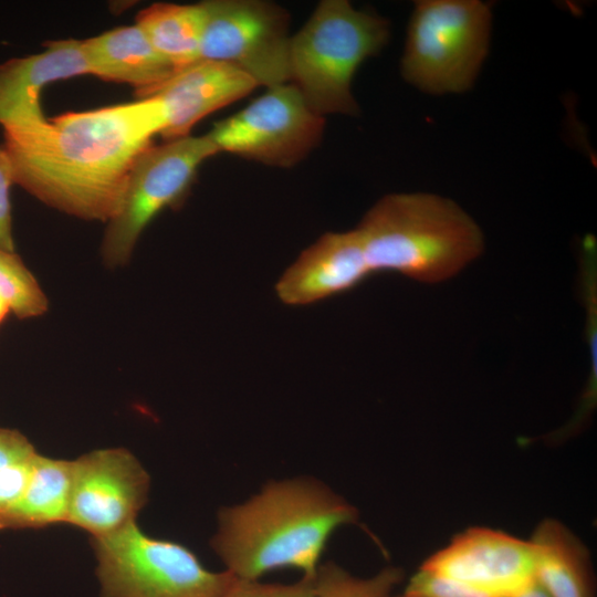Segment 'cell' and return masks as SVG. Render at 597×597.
<instances>
[{"label":"cell","mask_w":597,"mask_h":597,"mask_svg":"<svg viewBox=\"0 0 597 597\" xmlns=\"http://www.w3.org/2000/svg\"><path fill=\"white\" fill-rule=\"evenodd\" d=\"M357 517L352 504L315 479L271 481L247 502L220 511L211 545L238 578L295 568L313 579L331 535Z\"/></svg>","instance_id":"7a4b0ae2"},{"label":"cell","mask_w":597,"mask_h":597,"mask_svg":"<svg viewBox=\"0 0 597 597\" xmlns=\"http://www.w3.org/2000/svg\"><path fill=\"white\" fill-rule=\"evenodd\" d=\"M36 451L18 430L0 427V470L29 462Z\"/></svg>","instance_id":"cb8c5ba5"},{"label":"cell","mask_w":597,"mask_h":597,"mask_svg":"<svg viewBox=\"0 0 597 597\" xmlns=\"http://www.w3.org/2000/svg\"><path fill=\"white\" fill-rule=\"evenodd\" d=\"M324 128V116L289 82L268 88L240 112L216 123L208 135L219 151L292 167L318 145Z\"/></svg>","instance_id":"9c48e42d"},{"label":"cell","mask_w":597,"mask_h":597,"mask_svg":"<svg viewBox=\"0 0 597 597\" xmlns=\"http://www.w3.org/2000/svg\"><path fill=\"white\" fill-rule=\"evenodd\" d=\"M404 597H492L460 583L419 568L408 580Z\"/></svg>","instance_id":"44dd1931"},{"label":"cell","mask_w":597,"mask_h":597,"mask_svg":"<svg viewBox=\"0 0 597 597\" xmlns=\"http://www.w3.org/2000/svg\"><path fill=\"white\" fill-rule=\"evenodd\" d=\"M200 60L229 64L268 88L290 82V15L260 0H208Z\"/></svg>","instance_id":"ba28073f"},{"label":"cell","mask_w":597,"mask_h":597,"mask_svg":"<svg viewBox=\"0 0 597 597\" xmlns=\"http://www.w3.org/2000/svg\"><path fill=\"white\" fill-rule=\"evenodd\" d=\"M32 459L27 463L0 470V512L13 504L21 494L29 476Z\"/></svg>","instance_id":"d4e9b609"},{"label":"cell","mask_w":597,"mask_h":597,"mask_svg":"<svg viewBox=\"0 0 597 597\" xmlns=\"http://www.w3.org/2000/svg\"><path fill=\"white\" fill-rule=\"evenodd\" d=\"M101 597H220L237 578L211 572L184 545L143 533L136 522L93 537Z\"/></svg>","instance_id":"8992f818"},{"label":"cell","mask_w":597,"mask_h":597,"mask_svg":"<svg viewBox=\"0 0 597 597\" xmlns=\"http://www.w3.org/2000/svg\"><path fill=\"white\" fill-rule=\"evenodd\" d=\"M492 12L480 0H420L411 12L400 72L431 95L461 94L488 56Z\"/></svg>","instance_id":"5b68a950"},{"label":"cell","mask_w":597,"mask_h":597,"mask_svg":"<svg viewBox=\"0 0 597 597\" xmlns=\"http://www.w3.org/2000/svg\"><path fill=\"white\" fill-rule=\"evenodd\" d=\"M355 230L373 274L395 272L431 284L457 275L485 244L480 226L463 208L430 192L389 193Z\"/></svg>","instance_id":"3957f363"},{"label":"cell","mask_w":597,"mask_h":597,"mask_svg":"<svg viewBox=\"0 0 597 597\" xmlns=\"http://www.w3.org/2000/svg\"><path fill=\"white\" fill-rule=\"evenodd\" d=\"M91 75L134 87L138 100L150 97L177 72L135 24L82 40Z\"/></svg>","instance_id":"9a60e30c"},{"label":"cell","mask_w":597,"mask_h":597,"mask_svg":"<svg viewBox=\"0 0 597 597\" xmlns=\"http://www.w3.org/2000/svg\"><path fill=\"white\" fill-rule=\"evenodd\" d=\"M535 582L548 597H595L590 557L575 534L557 520L533 532Z\"/></svg>","instance_id":"2e32d148"},{"label":"cell","mask_w":597,"mask_h":597,"mask_svg":"<svg viewBox=\"0 0 597 597\" xmlns=\"http://www.w3.org/2000/svg\"><path fill=\"white\" fill-rule=\"evenodd\" d=\"M156 97L70 112L3 129L14 184L69 216L108 222L119 210L130 170L164 129Z\"/></svg>","instance_id":"6da1fadb"},{"label":"cell","mask_w":597,"mask_h":597,"mask_svg":"<svg viewBox=\"0 0 597 597\" xmlns=\"http://www.w3.org/2000/svg\"><path fill=\"white\" fill-rule=\"evenodd\" d=\"M420 567L492 597H517L535 583V549L530 540L471 527Z\"/></svg>","instance_id":"8fae6325"},{"label":"cell","mask_w":597,"mask_h":597,"mask_svg":"<svg viewBox=\"0 0 597 597\" xmlns=\"http://www.w3.org/2000/svg\"><path fill=\"white\" fill-rule=\"evenodd\" d=\"M10 306L6 300L0 295V325L4 322L8 314L10 313Z\"/></svg>","instance_id":"4316f807"},{"label":"cell","mask_w":597,"mask_h":597,"mask_svg":"<svg viewBox=\"0 0 597 597\" xmlns=\"http://www.w3.org/2000/svg\"><path fill=\"white\" fill-rule=\"evenodd\" d=\"M71 460L36 454L19 498L0 512V530L39 528L66 522Z\"/></svg>","instance_id":"e0dca14e"},{"label":"cell","mask_w":597,"mask_h":597,"mask_svg":"<svg viewBox=\"0 0 597 597\" xmlns=\"http://www.w3.org/2000/svg\"><path fill=\"white\" fill-rule=\"evenodd\" d=\"M149 476L122 448L91 451L71 460L67 523L93 535L113 533L130 522L146 503Z\"/></svg>","instance_id":"30bf717a"},{"label":"cell","mask_w":597,"mask_h":597,"mask_svg":"<svg viewBox=\"0 0 597 597\" xmlns=\"http://www.w3.org/2000/svg\"><path fill=\"white\" fill-rule=\"evenodd\" d=\"M402 578V570L395 566L360 578L328 562L318 566L313 585L315 597H395L392 593Z\"/></svg>","instance_id":"d6986e66"},{"label":"cell","mask_w":597,"mask_h":597,"mask_svg":"<svg viewBox=\"0 0 597 597\" xmlns=\"http://www.w3.org/2000/svg\"><path fill=\"white\" fill-rule=\"evenodd\" d=\"M370 275L356 230L327 232L286 269L275 292L286 305H310L350 291Z\"/></svg>","instance_id":"7c38bea8"},{"label":"cell","mask_w":597,"mask_h":597,"mask_svg":"<svg viewBox=\"0 0 597 597\" xmlns=\"http://www.w3.org/2000/svg\"><path fill=\"white\" fill-rule=\"evenodd\" d=\"M390 23L346 0H323L290 40V82L318 115H356L352 83L388 43Z\"/></svg>","instance_id":"277c9868"},{"label":"cell","mask_w":597,"mask_h":597,"mask_svg":"<svg viewBox=\"0 0 597 597\" xmlns=\"http://www.w3.org/2000/svg\"><path fill=\"white\" fill-rule=\"evenodd\" d=\"M41 53L0 64V125L6 128L43 123L42 90L52 82L91 74L82 40L46 41Z\"/></svg>","instance_id":"4fadbf2b"},{"label":"cell","mask_w":597,"mask_h":597,"mask_svg":"<svg viewBox=\"0 0 597 597\" xmlns=\"http://www.w3.org/2000/svg\"><path fill=\"white\" fill-rule=\"evenodd\" d=\"M395 597H404V596L400 595V596H395Z\"/></svg>","instance_id":"83f0119b"},{"label":"cell","mask_w":597,"mask_h":597,"mask_svg":"<svg viewBox=\"0 0 597 597\" xmlns=\"http://www.w3.org/2000/svg\"><path fill=\"white\" fill-rule=\"evenodd\" d=\"M256 86L249 75L229 64L197 61L176 72L150 96L161 104L165 126L160 135L166 142L189 136L200 119L243 98Z\"/></svg>","instance_id":"5bb4252c"},{"label":"cell","mask_w":597,"mask_h":597,"mask_svg":"<svg viewBox=\"0 0 597 597\" xmlns=\"http://www.w3.org/2000/svg\"><path fill=\"white\" fill-rule=\"evenodd\" d=\"M0 295L20 320L41 316L49 308L45 293L22 259L1 248Z\"/></svg>","instance_id":"ffe728a7"},{"label":"cell","mask_w":597,"mask_h":597,"mask_svg":"<svg viewBox=\"0 0 597 597\" xmlns=\"http://www.w3.org/2000/svg\"><path fill=\"white\" fill-rule=\"evenodd\" d=\"M203 19L201 2L154 3L137 14L136 25L178 72L200 60Z\"/></svg>","instance_id":"ac0fdd59"},{"label":"cell","mask_w":597,"mask_h":597,"mask_svg":"<svg viewBox=\"0 0 597 597\" xmlns=\"http://www.w3.org/2000/svg\"><path fill=\"white\" fill-rule=\"evenodd\" d=\"M13 184L11 161L3 146H0V248L10 252H15L10 201V188Z\"/></svg>","instance_id":"603a6c76"},{"label":"cell","mask_w":597,"mask_h":597,"mask_svg":"<svg viewBox=\"0 0 597 597\" xmlns=\"http://www.w3.org/2000/svg\"><path fill=\"white\" fill-rule=\"evenodd\" d=\"M218 153L208 134L147 147L130 170L118 212L107 222L103 263L111 269L127 264L149 222L165 208L181 205L199 166Z\"/></svg>","instance_id":"52a82bcc"},{"label":"cell","mask_w":597,"mask_h":597,"mask_svg":"<svg viewBox=\"0 0 597 597\" xmlns=\"http://www.w3.org/2000/svg\"><path fill=\"white\" fill-rule=\"evenodd\" d=\"M517 597H548L535 582Z\"/></svg>","instance_id":"484cf974"},{"label":"cell","mask_w":597,"mask_h":597,"mask_svg":"<svg viewBox=\"0 0 597 597\" xmlns=\"http://www.w3.org/2000/svg\"><path fill=\"white\" fill-rule=\"evenodd\" d=\"M313 579L302 577L293 584H264L237 577L220 597H315Z\"/></svg>","instance_id":"7402d4cb"}]
</instances>
